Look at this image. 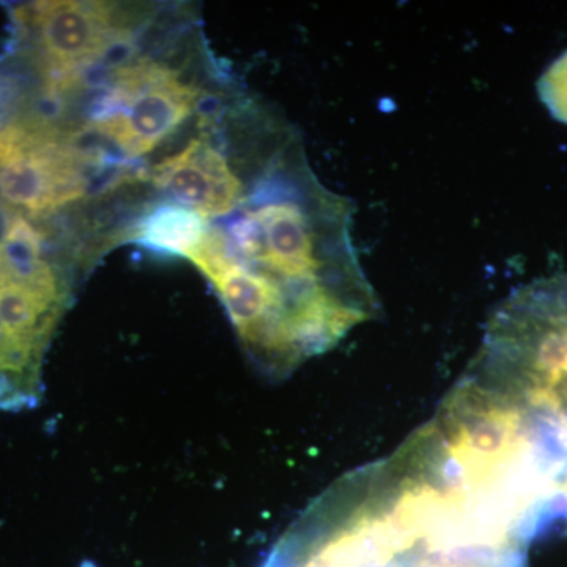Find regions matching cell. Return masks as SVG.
<instances>
[{
	"label": "cell",
	"instance_id": "1",
	"mask_svg": "<svg viewBox=\"0 0 567 567\" xmlns=\"http://www.w3.org/2000/svg\"><path fill=\"white\" fill-rule=\"evenodd\" d=\"M282 162L196 260L249 360L274 380L334 349L380 311L353 241L354 205Z\"/></svg>",
	"mask_w": 567,
	"mask_h": 567
},
{
	"label": "cell",
	"instance_id": "4",
	"mask_svg": "<svg viewBox=\"0 0 567 567\" xmlns=\"http://www.w3.org/2000/svg\"><path fill=\"white\" fill-rule=\"evenodd\" d=\"M71 301V282L28 219L11 216L0 237V323L22 363L43 377L52 336Z\"/></svg>",
	"mask_w": 567,
	"mask_h": 567
},
{
	"label": "cell",
	"instance_id": "10",
	"mask_svg": "<svg viewBox=\"0 0 567 567\" xmlns=\"http://www.w3.org/2000/svg\"><path fill=\"white\" fill-rule=\"evenodd\" d=\"M81 567H99L96 565H93L92 561H85V563H82V566Z\"/></svg>",
	"mask_w": 567,
	"mask_h": 567
},
{
	"label": "cell",
	"instance_id": "8",
	"mask_svg": "<svg viewBox=\"0 0 567 567\" xmlns=\"http://www.w3.org/2000/svg\"><path fill=\"white\" fill-rule=\"evenodd\" d=\"M199 213L182 205H162L148 213L136 229V240L158 251L188 259L210 233Z\"/></svg>",
	"mask_w": 567,
	"mask_h": 567
},
{
	"label": "cell",
	"instance_id": "7",
	"mask_svg": "<svg viewBox=\"0 0 567 567\" xmlns=\"http://www.w3.org/2000/svg\"><path fill=\"white\" fill-rule=\"evenodd\" d=\"M147 178L182 207L204 218L229 215L246 196L245 182L229 158L200 137L156 163Z\"/></svg>",
	"mask_w": 567,
	"mask_h": 567
},
{
	"label": "cell",
	"instance_id": "2",
	"mask_svg": "<svg viewBox=\"0 0 567 567\" xmlns=\"http://www.w3.org/2000/svg\"><path fill=\"white\" fill-rule=\"evenodd\" d=\"M535 539L427 421L324 488L259 567H528Z\"/></svg>",
	"mask_w": 567,
	"mask_h": 567
},
{
	"label": "cell",
	"instance_id": "9",
	"mask_svg": "<svg viewBox=\"0 0 567 567\" xmlns=\"http://www.w3.org/2000/svg\"><path fill=\"white\" fill-rule=\"evenodd\" d=\"M537 93L551 117L567 125V51L544 71Z\"/></svg>",
	"mask_w": 567,
	"mask_h": 567
},
{
	"label": "cell",
	"instance_id": "6",
	"mask_svg": "<svg viewBox=\"0 0 567 567\" xmlns=\"http://www.w3.org/2000/svg\"><path fill=\"white\" fill-rule=\"evenodd\" d=\"M20 21L31 33L50 96L73 91L82 71L128 37L117 10L106 2H35L22 10Z\"/></svg>",
	"mask_w": 567,
	"mask_h": 567
},
{
	"label": "cell",
	"instance_id": "3",
	"mask_svg": "<svg viewBox=\"0 0 567 567\" xmlns=\"http://www.w3.org/2000/svg\"><path fill=\"white\" fill-rule=\"evenodd\" d=\"M95 162L47 115L14 118L0 128V203L28 221L54 215L87 196Z\"/></svg>",
	"mask_w": 567,
	"mask_h": 567
},
{
	"label": "cell",
	"instance_id": "5",
	"mask_svg": "<svg viewBox=\"0 0 567 567\" xmlns=\"http://www.w3.org/2000/svg\"><path fill=\"white\" fill-rule=\"evenodd\" d=\"M199 99V87L177 70L141 58L112 71L85 130L111 142L126 158H140L173 136Z\"/></svg>",
	"mask_w": 567,
	"mask_h": 567
}]
</instances>
